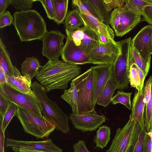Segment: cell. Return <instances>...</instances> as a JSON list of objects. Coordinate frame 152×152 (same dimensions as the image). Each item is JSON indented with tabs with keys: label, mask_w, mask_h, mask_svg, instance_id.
<instances>
[{
	"label": "cell",
	"mask_w": 152,
	"mask_h": 152,
	"mask_svg": "<svg viewBox=\"0 0 152 152\" xmlns=\"http://www.w3.org/2000/svg\"><path fill=\"white\" fill-rule=\"evenodd\" d=\"M123 11V6L114 9L111 13L109 24L115 32L119 26Z\"/></svg>",
	"instance_id": "d590c367"
},
{
	"label": "cell",
	"mask_w": 152,
	"mask_h": 152,
	"mask_svg": "<svg viewBox=\"0 0 152 152\" xmlns=\"http://www.w3.org/2000/svg\"><path fill=\"white\" fill-rule=\"evenodd\" d=\"M152 26L143 27L131 40V45L147 62L151 63L150 39Z\"/></svg>",
	"instance_id": "5bb4252c"
},
{
	"label": "cell",
	"mask_w": 152,
	"mask_h": 152,
	"mask_svg": "<svg viewBox=\"0 0 152 152\" xmlns=\"http://www.w3.org/2000/svg\"><path fill=\"white\" fill-rule=\"evenodd\" d=\"M131 38L129 37L119 41L120 53L111 66L110 76L117 85V89L122 90L129 88V60L131 53Z\"/></svg>",
	"instance_id": "52a82bcc"
},
{
	"label": "cell",
	"mask_w": 152,
	"mask_h": 152,
	"mask_svg": "<svg viewBox=\"0 0 152 152\" xmlns=\"http://www.w3.org/2000/svg\"><path fill=\"white\" fill-rule=\"evenodd\" d=\"M40 1L42 4L48 18L53 20L55 18L53 0H34V1Z\"/></svg>",
	"instance_id": "8d00e7d4"
},
{
	"label": "cell",
	"mask_w": 152,
	"mask_h": 152,
	"mask_svg": "<svg viewBox=\"0 0 152 152\" xmlns=\"http://www.w3.org/2000/svg\"><path fill=\"white\" fill-rule=\"evenodd\" d=\"M42 67L37 58L34 57H27L21 64L22 75L31 82L32 79L38 74Z\"/></svg>",
	"instance_id": "44dd1931"
},
{
	"label": "cell",
	"mask_w": 152,
	"mask_h": 152,
	"mask_svg": "<svg viewBox=\"0 0 152 152\" xmlns=\"http://www.w3.org/2000/svg\"><path fill=\"white\" fill-rule=\"evenodd\" d=\"M144 89H143L134 94L132 103V113L129 118L135 120L142 128L145 127L144 111L145 106Z\"/></svg>",
	"instance_id": "d6986e66"
},
{
	"label": "cell",
	"mask_w": 152,
	"mask_h": 152,
	"mask_svg": "<svg viewBox=\"0 0 152 152\" xmlns=\"http://www.w3.org/2000/svg\"><path fill=\"white\" fill-rule=\"evenodd\" d=\"M18 106L15 103L11 102L2 118V126L4 132L13 117L16 116Z\"/></svg>",
	"instance_id": "836d02e7"
},
{
	"label": "cell",
	"mask_w": 152,
	"mask_h": 152,
	"mask_svg": "<svg viewBox=\"0 0 152 152\" xmlns=\"http://www.w3.org/2000/svg\"><path fill=\"white\" fill-rule=\"evenodd\" d=\"M70 88L65 89L61 98L65 100L71 106L72 113H77V91L74 83L71 81Z\"/></svg>",
	"instance_id": "484cf974"
},
{
	"label": "cell",
	"mask_w": 152,
	"mask_h": 152,
	"mask_svg": "<svg viewBox=\"0 0 152 152\" xmlns=\"http://www.w3.org/2000/svg\"><path fill=\"white\" fill-rule=\"evenodd\" d=\"M0 66L7 76L15 77L21 75L18 69L12 65L10 56L1 38H0Z\"/></svg>",
	"instance_id": "ffe728a7"
},
{
	"label": "cell",
	"mask_w": 152,
	"mask_h": 152,
	"mask_svg": "<svg viewBox=\"0 0 152 152\" xmlns=\"http://www.w3.org/2000/svg\"><path fill=\"white\" fill-rule=\"evenodd\" d=\"M31 88L41 102L43 116L50 121L56 129L66 134L70 131L69 118L58 106L56 102L50 100L47 96L45 88L37 81L32 83Z\"/></svg>",
	"instance_id": "3957f363"
},
{
	"label": "cell",
	"mask_w": 152,
	"mask_h": 152,
	"mask_svg": "<svg viewBox=\"0 0 152 152\" xmlns=\"http://www.w3.org/2000/svg\"><path fill=\"white\" fill-rule=\"evenodd\" d=\"M81 68L58 59L49 61L42 66L36 77L46 92L57 89H66L68 83L79 76Z\"/></svg>",
	"instance_id": "6da1fadb"
},
{
	"label": "cell",
	"mask_w": 152,
	"mask_h": 152,
	"mask_svg": "<svg viewBox=\"0 0 152 152\" xmlns=\"http://www.w3.org/2000/svg\"><path fill=\"white\" fill-rule=\"evenodd\" d=\"M69 118L76 129L83 132L95 131L106 122V117L96 113H89L83 114H70Z\"/></svg>",
	"instance_id": "7c38bea8"
},
{
	"label": "cell",
	"mask_w": 152,
	"mask_h": 152,
	"mask_svg": "<svg viewBox=\"0 0 152 152\" xmlns=\"http://www.w3.org/2000/svg\"><path fill=\"white\" fill-rule=\"evenodd\" d=\"M94 71L92 67L73 79L77 91V113H95L92 99Z\"/></svg>",
	"instance_id": "8992f818"
},
{
	"label": "cell",
	"mask_w": 152,
	"mask_h": 152,
	"mask_svg": "<svg viewBox=\"0 0 152 152\" xmlns=\"http://www.w3.org/2000/svg\"><path fill=\"white\" fill-rule=\"evenodd\" d=\"M65 32L67 36L66 41L61 54L63 61L74 65L91 64L87 53L75 44L68 31L65 29Z\"/></svg>",
	"instance_id": "8fae6325"
},
{
	"label": "cell",
	"mask_w": 152,
	"mask_h": 152,
	"mask_svg": "<svg viewBox=\"0 0 152 152\" xmlns=\"http://www.w3.org/2000/svg\"><path fill=\"white\" fill-rule=\"evenodd\" d=\"M144 152H152V131L147 132L144 142Z\"/></svg>",
	"instance_id": "ee69618b"
},
{
	"label": "cell",
	"mask_w": 152,
	"mask_h": 152,
	"mask_svg": "<svg viewBox=\"0 0 152 152\" xmlns=\"http://www.w3.org/2000/svg\"><path fill=\"white\" fill-rule=\"evenodd\" d=\"M110 127L106 125L99 126L94 139L96 148L103 149L105 147L110 140Z\"/></svg>",
	"instance_id": "d4e9b609"
},
{
	"label": "cell",
	"mask_w": 152,
	"mask_h": 152,
	"mask_svg": "<svg viewBox=\"0 0 152 152\" xmlns=\"http://www.w3.org/2000/svg\"><path fill=\"white\" fill-rule=\"evenodd\" d=\"M14 18L10 12L7 11L0 15V28L10 26L13 22Z\"/></svg>",
	"instance_id": "60d3db41"
},
{
	"label": "cell",
	"mask_w": 152,
	"mask_h": 152,
	"mask_svg": "<svg viewBox=\"0 0 152 152\" xmlns=\"http://www.w3.org/2000/svg\"><path fill=\"white\" fill-rule=\"evenodd\" d=\"M7 81V75L1 67L0 66V84L6 83Z\"/></svg>",
	"instance_id": "c3c4849f"
},
{
	"label": "cell",
	"mask_w": 152,
	"mask_h": 152,
	"mask_svg": "<svg viewBox=\"0 0 152 152\" xmlns=\"http://www.w3.org/2000/svg\"><path fill=\"white\" fill-rule=\"evenodd\" d=\"M12 150L14 152H20L19 150V148H18L13 147L12 148Z\"/></svg>",
	"instance_id": "f5cc1de1"
},
{
	"label": "cell",
	"mask_w": 152,
	"mask_h": 152,
	"mask_svg": "<svg viewBox=\"0 0 152 152\" xmlns=\"http://www.w3.org/2000/svg\"><path fill=\"white\" fill-rule=\"evenodd\" d=\"M125 6L142 15L145 7L152 5L147 0H125Z\"/></svg>",
	"instance_id": "d6a6232c"
},
{
	"label": "cell",
	"mask_w": 152,
	"mask_h": 152,
	"mask_svg": "<svg viewBox=\"0 0 152 152\" xmlns=\"http://www.w3.org/2000/svg\"><path fill=\"white\" fill-rule=\"evenodd\" d=\"M142 15L143 20L152 25V5H147L144 7Z\"/></svg>",
	"instance_id": "7bdbcfd3"
},
{
	"label": "cell",
	"mask_w": 152,
	"mask_h": 152,
	"mask_svg": "<svg viewBox=\"0 0 152 152\" xmlns=\"http://www.w3.org/2000/svg\"><path fill=\"white\" fill-rule=\"evenodd\" d=\"M117 87L116 83L110 76L98 98L96 104L107 107L111 102L113 94Z\"/></svg>",
	"instance_id": "7402d4cb"
},
{
	"label": "cell",
	"mask_w": 152,
	"mask_h": 152,
	"mask_svg": "<svg viewBox=\"0 0 152 152\" xmlns=\"http://www.w3.org/2000/svg\"><path fill=\"white\" fill-rule=\"evenodd\" d=\"M34 0H13L12 5L17 10L27 11L32 8Z\"/></svg>",
	"instance_id": "74e56055"
},
{
	"label": "cell",
	"mask_w": 152,
	"mask_h": 152,
	"mask_svg": "<svg viewBox=\"0 0 152 152\" xmlns=\"http://www.w3.org/2000/svg\"><path fill=\"white\" fill-rule=\"evenodd\" d=\"M84 24L82 18L76 10L68 11L64 21L65 29L71 32L79 29L81 26Z\"/></svg>",
	"instance_id": "cb8c5ba5"
},
{
	"label": "cell",
	"mask_w": 152,
	"mask_h": 152,
	"mask_svg": "<svg viewBox=\"0 0 152 152\" xmlns=\"http://www.w3.org/2000/svg\"><path fill=\"white\" fill-rule=\"evenodd\" d=\"M150 42H151V54L152 55V32L151 36Z\"/></svg>",
	"instance_id": "816d5d0a"
},
{
	"label": "cell",
	"mask_w": 152,
	"mask_h": 152,
	"mask_svg": "<svg viewBox=\"0 0 152 152\" xmlns=\"http://www.w3.org/2000/svg\"><path fill=\"white\" fill-rule=\"evenodd\" d=\"M0 90L10 102L40 117L43 116L41 102L33 90L30 93H23L13 88L7 83L0 84Z\"/></svg>",
	"instance_id": "ba28073f"
},
{
	"label": "cell",
	"mask_w": 152,
	"mask_h": 152,
	"mask_svg": "<svg viewBox=\"0 0 152 152\" xmlns=\"http://www.w3.org/2000/svg\"><path fill=\"white\" fill-rule=\"evenodd\" d=\"M20 152H47L35 149L25 148H19Z\"/></svg>",
	"instance_id": "f907efd6"
},
{
	"label": "cell",
	"mask_w": 152,
	"mask_h": 152,
	"mask_svg": "<svg viewBox=\"0 0 152 152\" xmlns=\"http://www.w3.org/2000/svg\"><path fill=\"white\" fill-rule=\"evenodd\" d=\"M69 33L75 44L87 54L101 43L97 33L85 25Z\"/></svg>",
	"instance_id": "4fadbf2b"
},
{
	"label": "cell",
	"mask_w": 152,
	"mask_h": 152,
	"mask_svg": "<svg viewBox=\"0 0 152 152\" xmlns=\"http://www.w3.org/2000/svg\"><path fill=\"white\" fill-rule=\"evenodd\" d=\"M66 38L65 35L58 30L47 31L42 39L43 56L49 61L58 59L62 51L64 40Z\"/></svg>",
	"instance_id": "30bf717a"
},
{
	"label": "cell",
	"mask_w": 152,
	"mask_h": 152,
	"mask_svg": "<svg viewBox=\"0 0 152 152\" xmlns=\"http://www.w3.org/2000/svg\"><path fill=\"white\" fill-rule=\"evenodd\" d=\"M141 15L124 6H123L120 24L115 32L116 36L122 37L134 28L142 20Z\"/></svg>",
	"instance_id": "e0dca14e"
},
{
	"label": "cell",
	"mask_w": 152,
	"mask_h": 152,
	"mask_svg": "<svg viewBox=\"0 0 152 152\" xmlns=\"http://www.w3.org/2000/svg\"><path fill=\"white\" fill-rule=\"evenodd\" d=\"M152 112V76L151 77V91L150 97L145 103L144 111L145 126L147 132L151 130Z\"/></svg>",
	"instance_id": "e575fe53"
},
{
	"label": "cell",
	"mask_w": 152,
	"mask_h": 152,
	"mask_svg": "<svg viewBox=\"0 0 152 152\" xmlns=\"http://www.w3.org/2000/svg\"><path fill=\"white\" fill-rule=\"evenodd\" d=\"M55 18L53 21L58 25L63 23L68 12V0H53Z\"/></svg>",
	"instance_id": "83f0119b"
},
{
	"label": "cell",
	"mask_w": 152,
	"mask_h": 152,
	"mask_svg": "<svg viewBox=\"0 0 152 152\" xmlns=\"http://www.w3.org/2000/svg\"><path fill=\"white\" fill-rule=\"evenodd\" d=\"M6 146L28 148L47 152H62V150L56 145L51 139L41 141H27L7 138Z\"/></svg>",
	"instance_id": "2e32d148"
},
{
	"label": "cell",
	"mask_w": 152,
	"mask_h": 152,
	"mask_svg": "<svg viewBox=\"0 0 152 152\" xmlns=\"http://www.w3.org/2000/svg\"><path fill=\"white\" fill-rule=\"evenodd\" d=\"M132 92H125L118 91L112 99L111 102L114 105L118 103L122 104L129 110L132 109L131 96Z\"/></svg>",
	"instance_id": "1f68e13d"
},
{
	"label": "cell",
	"mask_w": 152,
	"mask_h": 152,
	"mask_svg": "<svg viewBox=\"0 0 152 152\" xmlns=\"http://www.w3.org/2000/svg\"><path fill=\"white\" fill-rule=\"evenodd\" d=\"M135 63L145 74L146 76L149 72L150 63L145 61L140 55L136 50L131 45V53L129 56V66Z\"/></svg>",
	"instance_id": "f1b7e54d"
},
{
	"label": "cell",
	"mask_w": 152,
	"mask_h": 152,
	"mask_svg": "<svg viewBox=\"0 0 152 152\" xmlns=\"http://www.w3.org/2000/svg\"><path fill=\"white\" fill-rule=\"evenodd\" d=\"M16 116L24 132L37 139L48 137L56 129L55 126L44 116L40 117L19 106Z\"/></svg>",
	"instance_id": "5b68a950"
},
{
	"label": "cell",
	"mask_w": 152,
	"mask_h": 152,
	"mask_svg": "<svg viewBox=\"0 0 152 152\" xmlns=\"http://www.w3.org/2000/svg\"><path fill=\"white\" fill-rule=\"evenodd\" d=\"M92 4L102 19V23L109 26L110 12L105 8L102 0H88Z\"/></svg>",
	"instance_id": "f546056e"
},
{
	"label": "cell",
	"mask_w": 152,
	"mask_h": 152,
	"mask_svg": "<svg viewBox=\"0 0 152 152\" xmlns=\"http://www.w3.org/2000/svg\"><path fill=\"white\" fill-rule=\"evenodd\" d=\"M72 3L74 10L88 13L102 22L96 10L88 0H73Z\"/></svg>",
	"instance_id": "4316f807"
},
{
	"label": "cell",
	"mask_w": 152,
	"mask_h": 152,
	"mask_svg": "<svg viewBox=\"0 0 152 152\" xmlns=\"http://www.w3.org/2000/svg\"><path fill=\"white\" fill-rule=\"evenodd\" d=\"M74 152H90L87 149L85 141L80 140L73 146Z\"/></svg>",
	"instance_id": "f6af8a7d"
},
{
	"label": "cell",
	"mask_w": 152,
	"mask_h": 152,
	"mask_svg": "<svg viewBox=\"0 0 152 152\" xmlns=\"http://www.w3.org/2000/svg\"><path fill=\"white\" fill-rule=\"evenodd\" d=\"M11 102L5 97L0 90V114L2 117L4 115Z\"/></svg>",
	"instance_id": "b9f144b4"
},
{
	"label": "cell",
	"mask_w": 152,
	"mask_h": 152,
	"mask_svg": "<svg viewBox=\"0 0 152 152\" xmlns=\"http://www.w3.org/2000/svg\"><path fill=\"white\" fill-rule=\"evenodd\" d=\"M76 10L80 15L84 24L96 33H99L109 40L114 41L115 34L113 29L96 18L85 12Z\"/></svg>",
	"instance_id": "ac0fdd59"
},
{
	"label": "cell",
	"mask_w": 152,
	"mask_h": 152,
	"mask_svg": "<svg viewBox=\"0 0 152 152\" xmlns=\"http://www.w3.org/2000/svg\"><path fill=\"white\" fill-rule=\"evenodd\" d=\"M150 131H152V116H151V129Z\"/></svg>",
	"instance_id": "db71d44e"
},
{
	"label": "cell",
	"mask_w": 152,
	"mask_h": 152,
	"mask_svg": "<svg viewBox=\"0 0 152 152\" xmlns=\"http://www.w3.org/2000/svg\"><path fill=\"white\" fill-rule=\"evenodd\" d=\"M13 24L21 42L42 40L48 31L46 24L35 10L16 11L14 13Z\"/></svg>",
	"instance_id": "7a4b0ae2"
},
{
	"label": "cell",
	"mask_w": 152,
	"mask_h": 152,
	"mask_svg": "<svg viewBox=\"0 0 152 152\" xmlns=\"http://www.w3.org/2000/svg\"><path fill=\"white\" fill-rule=\"evenodd\" d=\"M147 132L145 127L142 128L137 142L132 152H144V142Z\"/></svg>",
	"instance_id": "f35d334b"
},
{
	"label": "cell",
	"mask_w": 152,
	"mask_h": 152,
	"mask_svg": "<svg viewBox=\"0 0 152 152\" xmlns=\"http://www.w3.org/2000/svg\"><path fill=\"white\" fill-rule=\"evenodd\" d=\"M118 42L109 41L105 43H100L87 54L94 64H113L120 53Z\"/></svg>",
	"instance_id": "9c48e42d"
},
{
	"label": "cell",
	"mask_w": 152,
	"mask_h": 152,
	"mask_svg": "<svg viewBox=\"0 0 152 152\" xmlns=\"http://www.w3.org/2000/svg\"><path fill=\"white\" fill-rule=\"evenodd\" d=\"M11 4H12V0H0V15L4 12Z\"/></svg>",
	"instance_id": "7dc6e473"
},
{
	"label": "cell",
	"mask_w": 152,
	"mask_h": 152,
	"mask_svg": "<svg viewBox=\"0 0 152 152\" xmlns=\"http://www.w3.org/2000/svg\"><path fill=\"white\" fill-rule=\"evenodd\" d=\"M140 124L129 118L122 128H118L105 152H132L142 129Z\"/></svg>",
	"instance_id": "277c9868"
},
{
	"label": "cell",
	"mask_w": 152,
	"mask_h": 152,
	"mask_svg": "<svg viewBox=\"0 0 152 152\" xmlns=\"http://www.w3.org/2000/svg\"><path fill=\"white\" fill-rule=\"evenodd\" d=\"M7 83L9 85L21 92L28 93L31 92V82L29 81L22 75L11 77L7 75Z\"/></svg>",
	"instance_id": "603a6c76"
},
{
	"label": "cell",
	"mask_w": 152,
	"mask_h": 152,
	"mask_svg": "<svg viewBox=\"0 0 152 152\" xmlns=\"http://www.w3.org/2000/svg\"><path fill=\"white\" fill-rule=\"evenodd\" d=\"M106 10L110 12L114 9L122 7L125 0H102Z\"/></svg>",
	"instance_id": "ab89813d"
},
{
	"label": "cell",
	"mask_w": 152,
	"mask_h": 152,
	"mask_svg": "<svg viewBox=\"0 0 152 152\" xmlns=\"http://www.w3.org/2000/svg\"><path fill=\"white\" fill-rule=\"evenodd\" d=\"M129 83L131 86L137 89L138 91L142 90L141 86V81L137 66L135 63L129 66Z\"/></svg>",
	"instance_id": "4dcf8cb0"
},
{
	"label": "cell",
	"mask_w": 152,
	"mask_h": 152,
	"mask_svg": "<svg viewBox=\"0 0 152 152\" xmlns=\"http://www.w3.org/2000/svg\"><path fill=\"white\" fill-rule=\"evenodd\" d=\"M100 42L102 43H105L109 41H111L108 39L105 36L99 33H97Z\"/></svg>",
	"instance_id": "681fc988"
},
{
	"label": "cell",
	"mask_w": 152,
	"mask_h": 152,
	"mask_svg": "<svg viewBox=\"0 0 152 152\" xmlns=\"http://www.w3.org/2000/svg\"><path fill=\"white\" fill-rule=\"evenodd\" d=\"M2 116L0 115V152H5L4 150V143L5 135L2 126Z\"/></svg>",
	"instance_id": "bcb514c9"
},
{
	"label": "cell",
	"mask_w": 152,
	"mask_h": 152,
	"mask_svg": "<svg viewBox=\"0 0 152 152\" xmlns=\"http://www.w3.org/2000/svg\"><path fill=\"white\" fill-rule=\"evenodd\" d=\"M112 65L100 64L91 67L94 71L92 99L94 107L98 98L110 76Z\"/></svg>",
	"instance_id": "9a60e30c"
}]
</instances>
